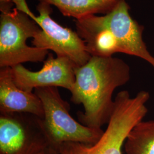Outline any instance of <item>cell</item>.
I'll return each mask as SVG.
<instances>
[{
	"label": "cell",
	"mask_w": 154,
	"mask_h": 154,
	"mask_svg": "<svg viewBox=\"0 0 154 154\" xmlns=\"http://www.w3.org/2000/svg\"><path fill=\"white\" fill-rule=\"evenodd\" d=\"M57 7L62 14L79 20L98 13H109L119 0H38Z\"/></svg>",
	"instance_id": "9c48e42d"
},
{
	"label": "cell",
	"mask_w": 154,
	"mask_h": 154,
	"mask_svg": "<svg viewBox=\"0 0 154 154\" xmlns=\"http://www.w3.org/2000/svg\"><path fill=\"white\" fill-rule=\"evenodd\" d=\"M0 113H28L41 119L44 116L41 99L17 86L9 67L0 69Z\"/></svg>",
	"instance_id": "ba28073f"
},
{
	"label": "cell",
	"mask_w": 154,
	"mask_h": 154,
	"mask_svg": "<svg viewBox=\"0 0 154 154\" xmlns=\"http://www.w3.org/2000/svg\"><path fill=\"white\" fill-rule=\"evenodd\" d=\"M50 146L42 119L28 113H0V154H41Z\"/></svg>",
	"instance_id": "5b68a950"
},
{
	"label": "cell",
	"mask_w": 154,
	"mask_h": 154,
	"mask_svg": "<svg viewBox=\"0 0 154 154\" xmlns=\"http://www.w3.org/2000/svg\"><path fill=\"white\" fill-rule=\"evenodd\" d=\"M76 66L65 57L49 54L42 67L33 72L22 65L11 67L17 86L24 91L32 92L35 88L48 87L63 88L70 91L75 82Z\"/></svg>",
	"instance_id": "52a82bcc"
},
{
	"label": "cell",
	"mask_w": 154,
	"mask_h": 154,
	"mask_svg": "<svg viewBox=\"0 0 154 154\" xmlns=\"http://www.w3.org/2000/svg\"><path fill=\"white\" fill-rule=\"evenodd\" d=\"M75 75L70 99L84 109L77 113L78 121L86 126L101 128L108 123L114 110L115 90L130 79V67L121 58L91 56L75 68Z\"/></svg>",
	"instance_id": "6da1fadb"
},
{
	"label": "cell",
	"mask_w": 154,
	"mask_h": 154,
	"mask_svg": "<svg viewBox=\"0 0 154 154\" xmlns=\"http://www.w3.org/2000/svg\"><path fill=\"white\" fill-rule=\"evenodd\" d=\"M127 154H154V121L139 122L125 143Z\"/></svg>",
	"instance_id": "30bf717a"
},
{
	"label": "cell",
	"mask_w": 154,
	"mask_h": 154,
	"mask_svg": "<svg viewBox=\"0 0 154 154\" xmlns=\"http://www.w3.org/2000/svg\"><path fill=\"white\" fill-rule=\"evenodd\" d=\"M149 94L140 91L134 97L128 91L117 94L114 110L107 127L99 140L92 145L66 142L59 147L60 154H122V149L128 134L143 120L148 109Z\"/></svg>",
	"instance_id": "7a4b0ae2"
},
{
	"label": "cell",
	"mask_w": 154,
	"mask_h": 154,
	"mask_svg": "<svg viewBox=\"0 0 154 154\" xmlns=\"http://www.w3.org/2000/svg\"><path fill=\"white\" fill-rule=\"evenodd\" d=\"M34 93L42 103V120L53 146L58 149L66 142L92 145L102 136L104 131L102 128L86 126L72 117L69 113L70 105L62 98L58 88H35Z\"/></svg>",
	"instance_id": "3957f363"
},
{
	"label": "cell",
	"mask_w": 154,
	"mask_h": 154,
	"mask_svg": "<svg viewBox=\"0 0 154 154\" xmlns=\"http://www.w3.org/2000/svg\"><path fill=\"white\" fill-rule=\"evenodd\" d=\"M41 30L33 19L16 8L1 13L0 67H13L29 62H44L49 51L26 44L28 39L33 38Z\"/></svg>",
	"instance_id": "277c9868"
},
{
	"label": "cell",
	"mask_w": 154,
	"mask_h": 154,
	"mask_svg": "<svg viewBox=\"0 0 154 154\" xmlns=\"http://www.w3.org/2000/svg\"><path fill=\"white\" fill-rule=\"evenodd\" d=\"M37 9L39 16L34 21L41 30L33 38V46L52 50L57 57L68 58L76 67L85 64L91 56L78 34L52 19L50 5L39 2Z\"/></svg>",
	"instance_id": "8992f818"
},
{
	"label": "cell",
	"mask_w": 154,
	"mask_h": 154,
	"mask_svg": "<svg viewBox=\"0 0 154 154\" xmlns=\"http://www.w3.org/2000/svg\"><path fill=\"white\" fill-rule=\"evenodd\" d=\"M41 154H60L58 149L54 146H50Z\"/></svg>",
	"instance_id": "7c38bea8"
},
{
	"label": "cell",
	"mask_w": 154,
	"mask_h": 154,
	"mask_svg": "<svg viewBox=\"0 0 154 154\" xmlns=\"http://www.w3.org/2000/svg\"><path fill=\"white\" fill-rule=\"evenodd\" d=\"M13 4L16 5V8L17 10L27 14L32 19L35 20L36 16L28 7L26 0H0V10L1 13L11 11V8Z\"/></svg>",
	"instance_id": "8fae6325"
}]
</instances>
